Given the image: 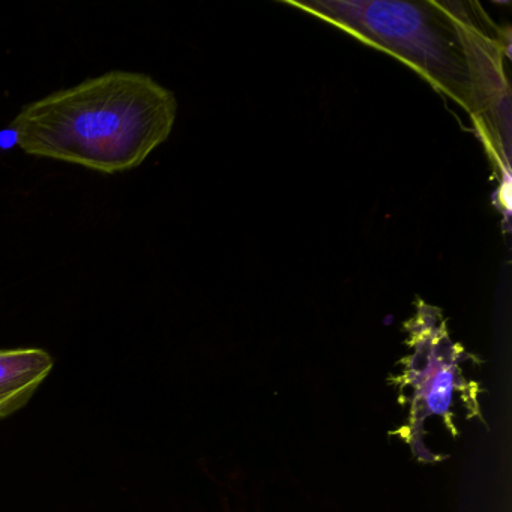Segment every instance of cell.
<instances>
[{
    "mask_svg": "<svg viewBox=\"0 0 512 512\" xmlns=\"http://www.w3.org/2000/svg\"><path fill=\"white\" fill-rule=\"evenodd\" d=\"M176 113L175 95L152 77L110 71L28 104L10 130L26 154L115 175L169 139Z\"/></svg>",
    "mask_w": 512,
    "mask_h": 512,
    "instance_id": "cell-1",
    "label": "cell"
},
{
    "mask_svg": "<svg viewBox=\"0 0 512 512\" xmlns=\"http://www.w3.org/2000/svg\"><path fill=\"white\" fill-rule=\"evenodd\" d=\"M286 4L409 65L475 118L472 71L452 2L287 0Z\"/></svg>",
    "mask_w": 512,
    "mask_h": 512,
    "instance_id": "cell-2",
    "label": "cell"
},
{
    "mask_svg": "<svg viewBox=\"0 0 512 512\" xmlns=\"http://www.w3.org/2000/svg\"><path fill=\"white\" fill-rule=\"evenodd\" d=\"M409 346L412 353L401 359V371L391 380L407 409L398 433L419 460L428 461L424 445L428 425L437 422L457 437V419L481 418V388L466 373L463 347L449 338L440 320L416 319Z\"/></svg>",
    "mask_w": 512,
    "mask_h": 512,
    "instance_id": "cell-3",
    "label": "cell"
},
{
    "mask_svg": "<svg viewBox=\"0 0 512 512\" xmlns=\"http://www.w3.org/2000/svg\"><path fill=\"white\" fill-rule=\"evenodd\" d=\"M472 71L475 94V121L490 146L497 166L509 169V89L503 74L502 44L490 37L485 25L466 11V5L455 4Z\"/></svg>",
    "mask_w": 512,
    "mask_h": 512,
    "instance_id": "cell-4",
    "label": "cell"
},
{
    "mask_svg": "<svg viewBox=\"0 0 512 512\" xmlns=\"http://www.w3.org/2000/svg\"><path fill=\"white\" fill-rule=\"evenodd\" d=\"M52 370L46 350H0V418L25 406Z\"/></svg>",
    "mask_w": 512,
    "mask_h": 512,
    "instance_id": "cell-5",
    "label": "cell"
}]
</instances>
